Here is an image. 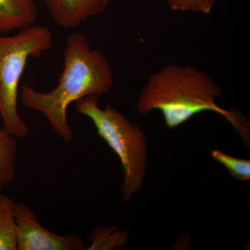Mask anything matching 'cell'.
Returning <instances> with one entry per match:
<instances>
[{"label":"cell","instance_id":"obj_1","mask_svg":"<svg viewBox=\"0 0 250 250\" xmlns=\"http://www.w3.org/2000/svg\"><path fill=\"white\" fill-rule=\"evenodd\" d=\"M114 77L107 57L93 49L85 35L70 34L63 51V69L57 86L42 93L24 83L20 99L26 107L41 113L65 143L71 142L73 131L67 120L71 104L88 96H102L113 88Z\"/></svg>","mask_w":250,"mask_h":250},{"label":"cell","instance_id":"obj_2","mask_svg":"<svg viewBox=\"0 0 250 250\" xmlns=\"http://www.w3.org/2000/svg\"><path fill=\"white\" fill-rule=\"evenodd\" d=\"M222 94L220 85L205 72L188 65L171 64L149 76L140 90L136 109L142 116L159 110L169 129L178 127L202 112H215L226 118L250 145L246 118L220 107L216 101Z\"/></svg>","mask_w":250,"mask_h":250},{"label":"cell","instance_id":"obj_3","mask_svg":"<svg viewBox=\"0 0 250 250\" xmlns=\"http://www.w3.org/2000/svg\"><path fill=\"white\" fill-rule=\"evenodd\" d=\"M79 114L89 118L97 133L121 160L123 171V201L129 202L142 187L147 162V140L141 127L111 105L99 106L97 96L76 103Z\"/></svg>","mask_w":250,"mask_h":250},{"label":"cell","instance_id":"obj_4","mask_svg":"<svg viewBox=\"0 0 250 250\" xmlns=\"http://www.w3.org/2000/svg\"><path fill=\"white\" fill-rule=\"evenodd\" d=\"M53 34L43 26L31 25L16 35L0 34V116L3 127L17 139L29 134L18 109L20 83L28 61L53 46Z\"/></svg>","mask_w":250,"mask_h":250},{"label":"cell","instance_id":"obj_5","mask_svg":"<svg viewBox=\"0 0 250 250\" xmlns=\"http://www.w3.org/2000/svg\"><path fill=\"white\" fill-rule=\"evenodd\" d=\"M17 250H86L83 238L77 234H57L44 228L27 205L14 207Z\"/></svg>","mask_w":250,"mask_h":250},{"label":"cell","instance_id":"obj_6","mask_svg":"<svg viewBox=\"0 0 250 250\" xmlns=\"http://www.w3.org/2000/svg\"><path fill=\"white\" fill-rule=\"evenodd\" d=\"M51 18L59 26L73 29L103 14L111 0H45Z\"/></svg>","mask_w":250,"mask_h":250},{"label":"cell","instance_id":"obj_7","mask_svg":"<svg viewBox=\"0 0 250 250\" xmlns=\"http://www.w3.org/2000/svg\"><path fill=\"white\" fill-rule=\"evenodd\" d=\"M37 16L35 0H0V34L33 25Z\"/></svg>","mask_w":250,"mask_h":250},{"label":"cell","instance_id":"obj_8","mask_svg":"<svg viewBox=\"0 0 250 250\" xmlns=\"http://www.w3.org/2000/svg\"><path fill=\"white\" fill-rule=\"evenodd\" d=\"M17 138L0 127V191L16 177Z\"/></svg>","mask_w":250,"mask_h":250},{"label":"cell","instance_id":"obj_9","mask_svg":"<svg viewBox=\"0 0 250 250\" xmlns=\"http://www.w3.org/2000/svg\"><path fill=\"white\" fill-rule=\"evenodd\" d=\"M15 203L0 192V250H17Z\"/></svg>","mask_w":250,"mask_h":250},{"label":"cell","instance_id":"obj_10","mask_svg":"<svg viewBox=\"0 0 250 250\" xmlns=\"http://www.w3.org/2000/svg\"><path fill=\"white\" fill-rule=\"evenodd\" d=\"M90 246L87 250H115L124 246L127 241V233L123 230L99 228L89 237Z\"/></svg>","mask_w":250,"mask_h":250},{"label":"cell","instance_id":"obj_11","mask_svg":"<svg viewBox=\"0 0 250 250\" xmlns=\"http://www.w3.org/2000/svg\"><path fill=\"white\" fill-rule=\"evenodd\" d=\"M212 157L225 166L231 177L241 181L250 180V161L228 155L220 150L212 152Z\"/></svg>","mask_w":250,"mask_h":250},{"label":"cell","instance_id":"obj_12","mask_svg":"<svg viewBox=\"0 0 250 250\" xmlns=\"http://www.w3.org/2000/svg\"><path fill=\"white\" fill-rule=\"evenodd\" d=\"M174 11H192L208 14L216 0H165Z\"/></svg>","mask_w":250,"mask_h":250}]
</instances>
